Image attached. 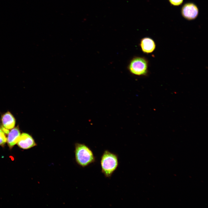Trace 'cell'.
I'll list each match as a JSON object with an SVG mask.
<instances>
[{"instance_id":"obj_1","label":"cell","mask_w":208,"mask_h":208,"mask_svg":"<svg viewBox=\"0 0 208 208\" xmlns=\"http://www.w3.org/2000/svg\"><path fill=\"white\" fill-rule=\"evenodd\" d=\"M74 153L76 163L82 168L86 167L95 161V157L92 151L84 144L75 143Z\"/></svg>"},{"instance_id":"obj_2","label":"cell","mask_w":208,"mask_h":208,"mask_svg":"<svg viewBox=\"0 0 208 208\" xmlns=\"http://www.w3.org/2000/svg\"><path fill=\"white\" fill-rule=\"evenodd\" d=\"M118 155L107 151H105L101 157V172L107 178H110L118 166Z\"/></svg>"},{"instance_id":"obj_3","label":"cell","mask_w":208,"mask_h":208,"mask_svg":"<svg viewBox=\"0 0 208 208\" xmlns=\"http://www.w3.org/2000/svg\"><path fill=\"white\" fill-rule=\"evenodd\" d=\"M148 62L144 58L136 57L130 61L128 69L132 74L137 75H146L147 73Z\"/></svg>"},{"instance_id":"obj_4","label":"cell","mask_w":208,"mask_h":208,"mask_svg":"<svg viewBox=\"0 0 208 208\" xmlns=\"http://www.w3.org/2000/svg\"><path fill=\"white\" fill-rule=\"evenodd\" d=\"M181 13L182 16L188 20H192L196 18L198 14L197 6L192 3H187L182 7Z\"/></svg>"},{"instance_id":"obj_5","label":"cell","mask_w":208,"mask_h":208,"mask_svg":"<svg viewBox=\"0 0 208 208\" xmlns=\"http://www.w3.org/2000/svg\"><path fill=\"white\" fill-rule=\"evenodd\" d=\"M17 144L19 148L23 149H29L37 145L33 137L27 133H21Z\"/></svg>"},{"instance_id":"obj_6","label":"cell","mask_w":208,"mask_h":208,"mask_svg":"<svg viewBox=\"0 0 208 208\" xmlns=\"http://www.w3.org/2000/svg\"><path fill=\"white\" fill-rule=\"evenodd\" d=\"M21 131L18 125L10 130L7 134V142L10 149L17 143L21 135Z\"/></svg>"},{"instance_id":"obj_7","label":"cell","mask_w":208,"mask_h":208,"mask_svg":"<svg viewBox=\"0 0 208 208\" xmlns=\"http://www.w3.org/2000/svg\"><path fill=\"white\" fill-rule=\"evenodd\" d=\"M1 126L10 130L15 127L16 120L13 115L10 111H8L1 115Z\"/></svg>"},{"instance_id":"obj_8","label":"cell","mask_w":208,"mask_h":208,"mask_svg":"<svg viewBox=\"0 0 208 208\" xmlns=\"http://www.w3.org/2000/svg\"><path fill=\"white\" fill-rule=\"evenodd\" d=\"M140 45L142 51L146 53H152L154 51L156 47L154 41L148 37L142 38L141 40Z\"/></svg>"},{"instance_id":"obj_9","label":"cell","mask_w":208,"mask_h":208,"mask_svg":"<svg viewBox=\"0 0 208 208\" xmlns=\"http://www.w3.org/2000/svg\"><path fill=\"white\" fill-rule=\"evenodd\" d=\"M7 142V137L0 125V146H4Z\"/></svg>"},{"instance_id":"obj_10","label":"cell","mask_w":208,"mask_h":208,"mask_svg":"<svg viewBox=\"0 0 208 208\" xmlns=\"http://www.w3.org/2000/svg\"><path fill=\"white\" fill-rule=\"evenodd\" d=\"M183 0H169V2L172 5L178 6L181 5Z\"/></svg>"}]
</instances>
